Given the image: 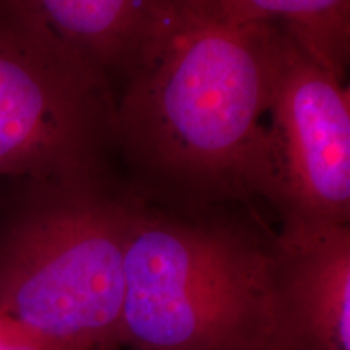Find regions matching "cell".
I'll return each instance as SVG.
<instances>
[{
	"label": "cell",
	"mask_w": 350,
	"mask_h": 350,
	"mask_svg": "<svg viewBox=\"0 0 350 350\" xmlns=\"http://www.w3.org/2000/svg\"><path fill=\"white\" fill-rule=\"evenodd\" d=\"M273 29L234 23L214 0H167L116 96L135 193L182 209L268 204Z\"/></svg>",
	"instance_id": "1"
},
{
	"label": "cell",
	"mask_w": 350,
	"mask_h": 350,
	"mask_svg": "<svg viewBox=\"0 0 350 350\" xmlns=\"http://www.w3.org/2000/svg\"><path fill=\"white\" fill-rule=\"evenodd\" d=\"M250 209L170 208L135 193L122 350H271L275 232Z\"/></svg>",
	"instance_id": "2"
},
{
	"label": "cell",
	"mask_w": 350,
	"mask_h": 350,
	"mask_svg": "<svg viewBox=\"0 0 350 350\" xmlns=\"http://www.w3.org/2000/svg\"><path fill=\"white\" fill-rule=\"evenodd\" d=\"M133 206L109 175L26 182L0 226V310L72 350H122Z\"/></svg>",
	"instance_id": "3"
},
{
	"label": "cell",
	"mask_w": 350,
	"mask_h": 350,
	"mask_svg": "<svg viewBox=\"0 0 350 350\" xmlns=\"http://www.w3.org/2000/svg\"><path fill=\"white\" fill-rule=\"evenodd\" d=\"M113 120L109 83L0 5V177L107 175Z\"/></svg>",
	"instance_id": "4"
},
{
	"label": "cell",
	"mask_w": 350,
	"mask_h": 350,
	"mask_svg": "<svg viewBox=\"0 0 350 350\" xmlns=\"http://www.w3.org/2000/svg\"><path fill=\"white\" fill-rule=\"evenodd\" d=\"M268 130L279 239L350 224V100L344 81L281 25L273 29Z\"/></svg>",
	"instance_id": "5"
},
{
	"label": "cell",
	"mask_w": 350,
	"mask_h": 350,
	"mask_svg": "<svg viewBox=\"0 0 350 350\" xmlns=\"http://www.w3.org/2000/svg\"><path fill=\"white\" fill-rule=\"evenodd\" d=\"M271 350H350V224L275 234Z\"/></svg>",
	"instance_id": "6"
},
{
	"label": "cell",
	"mask_w": 350,
	"mask_h": 350,
	"mask_svg": "<svg viewBox=\"0 0 350 350\" xmlns=\"http://www.w3.org/2000/svg\"><path fill=\"white\" fill-rule=\"evenodd\" d=\"M0 5L113 90L137 65L167 0H0Z\"/></svg>",
	"instance_id": "7"
},
{
	"label": "cell",
	"mask_w": 350,
	"mask_h": 350,
	"mask_svg": "<svg viewBox=\"0 0 350 350\" xmlns=\"http://www.w3.org/2000/svg\"><path fill=\"white\" fill-rule=\"evenodd\" d=\"M237 25H281L319 64L345 83L350 0H214Z\"/></svg>",
	"instance_id": "8"
},
{
	"label": "cell",
	"mask_w": 350,
	"mask_h": 350,
	"mask_svg": "<svg viewBox=\"0 0 350 350\" xmlns=\"http://www.w3.org/2000/svg\"><path fill=\"white\" fill-rule=\"evenodd\" d=\"M0 350H72L0 310Z\"/></svg>",
	"instance_id": "9"
},
{
	"label": "cell",
	"mask_w": 350,
	"mask_h": 350,
	"mask_svg": "<svg viewBox=\"0 0 350 350\" xmlns=\"http://www.w3.org/2000/svg\"><path fill=\"white\" fill-rule=\"evenodd\" d=\"M349 70H350V57H349ZM349 70H347V72H349ZM344 90H345V94H347V98L350 100V77H349V80L344 83Z\"/></svg>",
	"instance_id": "10"
}]
</instances>
